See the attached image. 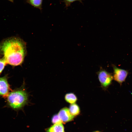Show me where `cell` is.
Masks as SVG:
<instances>
[{
    "mask_svg": "<svg viewBox=\"0 0 132 132\" xmlns=\"http://www.w3.org/2000/svg\"><path fill=\"white\" fill-rule=\"evenodd\" d=\"M51 121L54 124L62 123V122L58 114L55 115L53 116Z\"/></svg>",
    "mask_w": 132,
    "mask_h": 132,
    "instance_id": "cell-11",
    "label": "cell"
},
{
    "mask_svg": "<svg viewBox=\"0 0 132 132\" xmlns=\"http://www.w3.org/2000/svg\"><path fill=\"white\" fill-rule=\"evenodd\" d=\"M27 2L33 7L41 10L43 0H27Z\"/></svg>",
    "mask_w": 132,
    "mask_h": 132,
    "instance_id": "cell-10",
    "label": "cell"
},
{
    "mask_svg": "<svg viewBox=\"0 0 132 132\" xmlns=\"http://www.w3.org/2000/svg\"><path fill=\"white\" fill-rule=\"evenodd\" d=\"M46 132H65L62 123L54 124L48 129Z\"/></svg>",
    "mask_w": 132,
    "mask_h": 132,
    "instance_id": "cell-7",
    "label": "cell"
},
{
    "mask_svg": "<svg viewBox=\"0 0 132 132\" xmlns=\"http://www.w3.org/2000/svg\"><path fill=\"white\" fill-rule=\"evenodd\" d=\"M112 66L113 70V79L121 85L125 81L128 72L127 70L117 67L114 65H112Z\"/></svg>",
    "mask_w": 132,
    "mask_h": 132,
    "instance_id": "cell-4",
    "label": "cell"
},
{
    "mask_svg": "<svg viewBox=\"0 0 132 132\" xmlns=\"http://www.w3.org/2000/svg\"><path fill=\"white\" fill-rule=\"evenodd\" d=\"M58 115L62 122L64 123L71 121L74 117L70 113L69 109L66 107L61 109Z\"/></svg>",
    "mask_w": 132,
    "mask_h": 132,
    "instance_id": "cell-5",
    "label": "cell"
},
{
    "mask_svg": "<svg viewBox=\"0 0 132 132\" xmlns=\"http://www.w3.org/2000/svg\"><path fill=\"white\" fill-rule=\"evenodd\" d=\"M65 99L66 102L71 104L75 103L77 100V96L73 93L66 94L65 96Z\"/></svg>",
    "mask_w": 132,
    "mask_h": 132,
    "instance_id": "cell-8",
    "label": "cell"
},
{
    "mask_svg": "<svg viewBox=\"0 0 132 132\" xmlns=\"http://www.w3.org/2000/svg\"><path fill=\"white\" fill-rule=\"evenodd\" d=\"M97 74L102 88L104 90H106L112 83L113 76L102 67H100Z\"/></svg>",
    "mask_w": 132,
    "mask_h": 132,
    "instance_id": "cell-3",
    "label": "cell"
},
{
    "mask_svg": "<svg viewBox=\"0 0 132 132\" xmlns=\"http://www.w3.org/2000/svg\"><path fill=\"white\" fill-rule=\"evenodd\" d=\"M77 1H80L81 0H64L65 4L66 7L69 6L72 3Z\"/></svg>",
    "mask_w": 132,
    "mask_h": 132,
    "instance_id": "cell-13",
    "label": "cell"
},
{
    "mask_svg": "<svg viewBox=\"0 0 132 132\" xmlns=\"http://www.w3.org/2000/svg\"><path fill=\"white\" fill-rule=\"evenodd\" d=\"M69 109L70 113L74 116L78 115L80 113V107L77 104H71L70 105Z\"/></svg>",
    "mask_w": 132,
    "mask_h": 132,
    "instance_id": "cell-9",
    "label": "cell"
},
{
    "mask_svg": "<svg viewBox=\"0 0 132 132\" xmlns=\"http://www.w3.org/2000/svg\"><path fill=\"white\" fill-rule=\"evenodd\" d=\"M6 64V62L3 57L0 59V74L4 69Z\"/></svg>",
    "mask_w": 132,
    "mask_h": 132,
    "instance_id": "cell-12",
    "label": "cell"
},
{
    "mask_svg": "<svg viewBox=\"0 0 132 132\" xmlns=\"http://www.w3.org/2000/svg\"><path fill=\"white\" fill-rule=\"evenodd\" d=\"M100 132L99 131H96V132Z\"/></svg>",
    "mask_w": 132,
    "mask_h": 132,
    "instance_id": "cell-15",
    "label": "cell"
},
{
    "mask_svg": "<svg viewBox=\"0 0 132 132\" xmlns=\"http://www.w3.org/2000/svg\"><path fill=\"white\" fill-rule=\"evenodd\" d=\"M28 98V94L23 87L8 94L7 98L8 105L15 110L21 109L27 104Z\"/></svg>",
    "mask_w": 132,
    "mask_h": 132,
    "instance_id": "cell-2",
    "label": "cell"
},
{
    "mask_svg": "<svg viewBox=\"0 0 132 132\" xmlns=\"http://www.w3.org/2000/svg\"><path fill=\"white\" fill-rule=\"evenodd\" d=\"M8 0L12 2H13L14 0Z\"/></svg>",
    "mask_w": 132,
    "mask_h": 132,
    "instance_id": "cell-14",
    "label": "cell"
},
{
    "mask_svg": "<svg viewBox=\"0 0 132 132\" xmlns=\"http://www.w3.org/2000/svg\"><path fill=\"white\" fill-rule=\"evenodd\" d=\"M0 52L6 64L13 66L20 65L26 54V44L20 38H9L0 44Z\"/></svg>",
    "mask_w": 132,
    "mask_h": 132,
    "instance_id": "cell-1",
    "label": "cell"
},
{
    "mask_svg": "<svg viewBox=\"0 0 132 132\" xmlns=\"http://www.w3.org/2000/svg\"><path fill=\"white\" fill-rule=\"evenodd\" d=\"M9 90V85L6 77H0V95H8Z\"/></svg>",
    "mask_w": 132,
    "mask_h": 132,
    "instance_id": "cell-6",
    "label": "cell"
}]
</instances>
